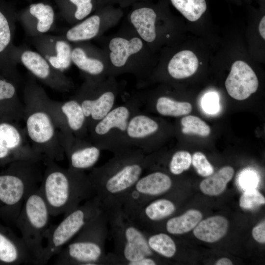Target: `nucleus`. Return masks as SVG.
<instances>
[{"label":"nucleus","mask_w":265,"mask_h":265,"mask_svg":"<svg viewBox=\"0 0 265 265\" xmlns=\"http://www.w3.org/2000/svg\"><path fill=\"white\" fill-rule=\"evenodd\" d=\"M24 99L25 130L32 148L44 160H62L76 137L68 128L60 102L50 99L33 77L26 84Z\"/></svg>","instance_id":"obj_1"},{"label":"nucleus","mask_w":265,"mask_h":265,"mask_svg":"<svg viewBox=\"0 0 265 265\" xmlns=\"http://www.w3.org/2000/svg\"><path fill=\"white\" fill-rule=\"evenodd\" d=\"M146 156L133 147L114 154L104 165L92 168L88 175L95 196L104 208L120 207L123 197L145 170Z\"/></svg>","instance_id":"obj_2"},{"label":"nucleus","mask_w":265,"mask_h":265,"mask_svg":"<svg viewBox=\"0 0 265 265\" xmlns=\"http://www.w3.org/2000/svg\"><path fill=\"white\" fill-rule=\"evenodd\" d=\"M39 186L51 216L66 214L83 201L95 197L88 174L83 171L63 168L52 160L45 159Z\"/></svg>","instance_id":"obj_3"},{"label":"nucleus","mask_w":265,"mask_h":265,"mask_svg":"<svg viewBox=\"0 0 265 265\" xmlns=\"http://www.w3.org/2000/svg\"><path fill=\"white\" fill-rule=\"evenodd\" d=\"M104 209L115 247V252L106 256V264L132 265L143 258L154 256L145 232L123 213L120 207Z\"/></svg>","instance_id":"obj_4"},{"label":"nucleus","mask_w":265,"mask_h":265,"mask_svg":"<svg viewBox=\"0 0 265 265\" xmlns=\"http://www.w3.org/2000/svg\"><path fill=\"white\" fill-rule=\"evenodd\" d=\"M108 233L107 217L104 210L55 255L53 264L106 265L105 244Z\"/></svg>","instance_id":"obj_5"},{"label":"nucleus","mask_w":265,"mask_h":265,"mask_svg":"<svg viewBox=\"0 0 265 265\" xmlns=\"http://www.w3.org/2000/svg\"><path fill=\"white\" fill-rule=\"evenodd\" d=\"M41 162L15 161L8 173L0 175V203L15 221L26 198L40 186L44 171Z\"/></svg>","instance_id":"obj_6"},{"label":"nucleus","mask_w":265,"mask_h":265,"mask_svg":"<svg viewBox=\"0 0 265 265\" xmlns=\"http://www.w3.org/2000/svg\"><path fill=\"white\" fill-rule=\"evenodd\" d=\"M141 105L139 100L132 99L114 106L88 130L90 142L113 154L133 147L128 140L127 128L130 118Z\"/></svg>","instance_id":"obj_7"},{"label":"nucleus","mask_w":265,"mask_h":265,"mask_svg":"<svg viewBox=\"0 0 265 265\" xmlns=\"http://www.w3.org/2000/svg\"><path fill=\"white\" fill-rule=\"evenodd\" d=\"M104 208L96 197L64 214L57 225L49 227L45 234L47 239L37 265H45L81 230L96 218L103 212Z\"/></svg>","instance_id":"obj_8"},{"label":"nucleus","mask_w":265,"mask_h":265,"mask_svg":"<svg viewBox=\"0 0 265 265\" xmlns=\"http://www.w3.org/2000/svg\"><path fill=\"white\" fill-rule=\"evenodd\" d=\"M51 216L39 186L26 198L16 220L21 238L30 253L34 264L37 265L43 252V238L49 228Z\"/></svg>","instance_id":"obj_9"},{"label":"nucleus","mask_w":265,"mask_h":265,"mask_svg":"<svg viewBox=\"0 0 265 265\" xmlns=\"http://www.w3.org/2000/svg\"><path fill=\"white\" fill-rule=\"evenodd\" d=\"M14 62L23 65L46 85L59 92L69 91L73 83L63 72L54 68L39 53L26 46H15L12 54Z\"/></svg>","instance_id":"obj_10"},{"label":"nucleus","mask_w":265,"mask_h":265,"mask_svg":"<svg viewBox=\"0 0 265 265\" xmlns=\"http://www.w3.org/2000/svg\"><path fill=\"white\" fill-rule=\"evenodd\" d=\"M172 185L171 177L161 171H153L141 176L121 200L120 208L130 218L152 198L168 192Z\"/></svg>","instance_id":"obj_11"},{"label":"nucleus","mask_w":265,"mask_h":265,"mask_svg":"<svg viewBox=\"0 0 265 265\" xmlns=\"http://www.w3.org/2000/svg\"><path fill=\"white\" fill-rule=\"evenodd\" d=\"M103 88L98 87L95 80L88 78L74 98L82 108L88 131L115 106L116 92L113 89Z\"/></svg>","instance_id":"obj_12"},{"label":"nucleus","mask_w":265,"mask_h":265,"mask_svg":"<svg viewBox=\"0 0 265 265\" xmlns=\"http://www.w3.org/2000/svg\"><path fill=\"white\" fill-rule=\"evenodd\" d=\"M17 12L6 0H0V73L18 83L20 78L12 58Z\"/></svg>","instance_id":"obj_13"},{"label":"nucleus","mask_w":265,"mask_h":265,"mask_svg":"<svg viewBox=\"0 0 265 265\" xmlns=\"http://www.w3.org/2000/svg\"><path fill=\"white\" fill-rule=\"evenodd\" d=\"M17 20L26 34L32 38L48 34L55 26V13L47 1L33 3L17 12Z\"/></svg>","instance_id":"obj_14"},{"label":"nucleus","mask_w":265,"mask_h":265,"mask_svg":"<svg viewBox=\"0 0 265 265\" xmlns=\"http://www.w3.org/2000/svg\"><path fill=\"white\" fill-rule=\"evenodd\" d=\"M31 42L54 68L63 72L72 64V47L63 36L48 34L31 38Z\"/></svg>","instance_id":"obj_15"},{"label":"nucleus","mask_w":265,"mask_h":265,"mask_svg":"<svg viewBox=\"0 0 265 265\" xmlns=\"http://www.w3.org/2000/svg\"><path fill=\"white\" fill-rule=\"evenodd\" d=\"M160 129L158 120L139 110L129 121L128 140L132 147L140 149L146 155L152 150Z\"/></svg>","instance_id":"obj_16"},{"label":"nucleus","mask_w":265,"mask_h":265,"mask_svg":"<svg viewBox=\"0 0 265 265\" xmlns=\"http://www.w3.org/2000/svg\"><path fill=\"white\" fill-rule=\"evenodd\" d=\"M225 85L232 98L243 100L256 92L259 81L255 73L248 64L243 61L237 60L232 65Z\"/></svg>","instance_id":"obj_17"},{"label":"nucleus","mask_w":265,"mask_h":265,"mask_svg":"<svg viewBox=\"0 0 265 265\" xmlns=\"http://www.w3.org/2000/svg\"><path fill=\"white\" fill-rule=\"evenodd\" d=\"M102 150L91 142L76 137L65 151L69 168L80 171L92 168L98 161Z\"/></svg>","instance_id":"obj_18"},{"label":"nucleus","mask_w":265,"mask_h":265,"mask_svg":"<svg viewBox=\"0 0 265 265\" xmlns=\"http://www.w3.org/2000/svg\"><path fill=\"white\" fill-rule=\"evenodd\" d=\"M0 230V263L19 265L33 263L30 253L22 238Z\"/></svg>","instance_id":"obj_19"},{"label":"nucleus","mask_w":265,"mask_h":265,"mask_svg":"<svg viewBox=\"0 0 265 265\" xmlns=\"http://www.w3.org/2000/svg\"><path fill=\"white\" fill-rule=\"evenodd\" d=\"M60 106L70 131L76 137L83 139L88 130L86 117L79 102L73 98L60 102Z\"/></svg>","instance_id":"obj_20"},{"label":"nucleus","mask_w":265,"mask_h":265,"mask_svg":"<svg viewBox=\"0 0 265 265\" xmlns=\"http://www.w3.org/2000/svg\"><path fill=\"white\" fill-rule=\"evenodd\" d=\"M228 221L223 216L216 215L201 220L195 227L193 234L198 239L207 242H214L227 233Z\"/></svg>","instance_id":"obj_21"},{"label":"nucleus","mask_w":265,"mask_h":265,"mask_svg":"<svg viewBox=\"0 0 265 265\" xmlns=\"http://www.w3.org/2000/svg\"><path fill=\"white\" fill-rule=\"evenodd\" d=\"M157 14L152 8L142 6L134 9L130 20L140 36L145 41L152 42L156 37L155 22Z\"/></svg>","instance_id":"obj_22"},{"label":"nucleus","mask_w":265,"mask_h":265,"mask_svg":"<svg viewBox=\"0 0 265 265\" xmlns=\"http://www.w3.org/2000/svg\"><path fill=\"white\" fill-rule=\"evenodd\" d=\"M142 47V41L137 37L129 40L121 37L112 38L109 44L112 64L118 68L124 66L129 56L139 52Z\"/></svg>","instance_id":"obj_23"},{"label":"nucleus","mask_w":265,"mask_h":265,"mask_svg":"<svg viewBox=\"0 0 265 265\" xmlns=\"http://www.w3.org/2000/svg\"><path fill=\"white\" fill-rule=\"evenodd\" d=\"M198 59L194 53L184 50L176 53L167 66L170 76L175 79L187 78L193 75L198 67Z\"/></svg>","instance_id":"obj_24"},{"label":"nucleus","mask_w":265,"mask_h":265,"mask_svg":"<svg viewBox=\"0 0 265 265\" xmlns=\"http://www.w3.org/2000/svg\"><path fill=\"white\" fill-rule=\"evenodd\" d=\"M61 15L69 23L80 21L94 10L97 0H54Z\"/></svg>","instance_id":"obj_25"},{"label":"nucleus","mask_w":265,"mask_h":265,"mask_svg":"<svg viewBox=\"0 0 265 265\" xmlns=\"http://www.w3.org/2000/svg\"><path fill=\"white\" fill-rule=\"evenodd\" d=\"M100 23V16L98 14L93 15L69 28L63 36L72 42L90 40L98 34Z\"/></svg>","instance_id":"obj_26"},{"label":"nucleus","mask_w":265,"mask_h":265,"mask_svg":"<svg viewBox=\"0 0 265 265\" xmlns=\"http://www.w3.org/2000/svg\"><path fill=\"white\" fill-rule=\"evenodd\" d=\"M147 109H153L159 114L166 116L179 117L186 115L192 110L191 104L181 102L168 96H159L154 103L143 104Z\"/></svg>","instance_id":"obj_27"},{"label":"nucleus","mask_w":265,"mask_h":265,"mask_svg":"<svg viewBox=\"0 0 265 265\" xmlns=\"http://www.w3.org/2000/svg\"><path fill=\"white\" fill-rule=\"evenodd\" d=\"M234 173L235 171L232 167L224 166L216 173L203 180L200 184V189L206 195H218L225 190Z\"/></svg>","instance_id":"obj_28"},{"label":"nucleus","mask_w":265,"mask_h":265,"mask_svg":"<svg viewBox=\"0 0 265 265\" xmlns=\"http://www.w3.org/2000/svg\"><path fill=\"white\" fill-rule=\"evenodd\" d=\"M72 62L81 71L94 78L102 74L104 70L103 62L89 55L86 48L81 46L72 47Z\"/></svg>","instance_id":"obj_29"},{"label":"nucleus","mask_w":265,"mask_h":265,"mask_svg":"<svg viewBox=\"0 0 265 265\" xmlns=\"http://www.w3.org/2000/svg\"><path fill=\"white\" fill-rule=\"evenodd\" d=\"M202 214L196 210L191 209L183 214L172 217L166 222L167 232L171 235H181L194 228L201 220Z\"/></svg>","instance_id":"obj_30"},{"label":"nucleus","mask_w":265,"mask_h":265,"mask_svg":"<svg viewBox=\"0 0 265 265\" xmlns=\"http://www.w3.org/2000/svg\"><path fill=\"white\" fill-rule=\"evenodd\" d=\"M148 245L154 253L167 258L173 257L177 251L176 243L168 234L159 233L149 235L145 233Z\"/></svg>","instance_id":"obj_31"},{"label":"nucleus","mask_w":265,"mask_h":265,"mask_svg":"<svg viewBox=\"0 0 265 265\" xmlns=\"http://www.w3.org/2000/svg\"><path fill=\"white\" fill-rule=\"evenodd\" d=\"M173 5L188 20H198L207 9L205 0H170Z\"/></svg>","instance_id":"obj_32"},{"label":"nucleus","mask_w":265,"mask_h":265,"mask_svg":"<svg viewBox=\"0 0 265 265\" xmlns=\"http://www.w3.org/2000/svg\"><path fill=\"white\" fill-rule=\"evenodd\" d=\"M16 83L0 73V104L5 103L24 110V105L18 97Z\"/></svg>","instance_id":"obj_33"},{"label":"nucleus","mask_w":265,"mask_h":265,"mask_svg":"<svg viewBox=\"0 0 265 265\" xmlns=\"http://www.w3.org/2000/svg\"><path fill=\"white\" fill-rule=\"evenodd\" d=\"M181 131L185 134H194L202 137L208 136L211 132L209 126L197 116L188 115L181 120Z\"/></svg>","instance_id":"obj_34"},{"label":"nucleus","mask_w":265,"mask_h":265,"mask_svg":"<svg viewBox=\"0 0 265 265\" xmlns=\"http://www.w3.org/2000/svg\"><path fill=\"white\" fill-rule=\"evenodd\" d=\"M191 160L192 156L188 152L184 150L175 152L168 164L170 173L175 175L181 174L190 167Z\"/></svg>","instance_id":"obj_35"},{"label":"nucleus","mask_w":265,"mask_h":265,"mask_svg":"<svg viewBox=\"0 0 265 265\" xmlns=\"http://www.w3.org/2000/svg\"><path fill=\"white\" fill-rule=\"evenodd\" d=\"M265 203L264 196L255 188L245 190L239 202L241 208L248 210L254 209Z\"/></svg>","instance_id":"obj_36"},{"label":"nucleus","mask_w":265,"mask_h":265,"mask_svg":"<svg viewBox=\"0 0 265 265\" xmlns=\"http://www.w3.org/2000/svg\"><path fill=\"white\" fill-rule=\"evenodd\" d=\"M191 164L197 173L202 177H207L213 173L214 169L204 154L197 152L192 157Z\"/></svg>","instance_id":"obj_37"},{"label":"nucleus","mask_w":265,"mask_h":265,"mask_svg":"<svg viewBox=\"0 0 265 265\" xmlns=\"http://www.w3.org/2000/svg\"><path fill=\"white\" fill-rule=\"evenodd\" d=\"M204 110L209 113L216 112L219 107V98L215 92L207 93L204 96L202 101Z\"/></svg>","instance_id":"obj_38"},{"label":"nucleus","mask_w":265,"mask_h":265,"mask_svg":"<svg viewBox=\"0 0 265 265\" xmlns=\"http://www.w3.org/2000/svg\"><path fill=\"white\" fill-rule=\"evenodd\" d=\"M239 181L241 187L247 190L255 188L258 184V179L255 173L247 171L241 175Z\"/></svg>","instance_id":"obj_39"},{"label":"nucleus","mask_w":265,"mask_h":265,"mask_svg":"<svg viewBox=\"0 0 265 265\" xmlns=\"http://www.w3.org/2000/svg\"><path fill=\"white\" fill-rule=\"evenodd\" d=\"M253 238L257 242L265 243V221L254 227L252 231Z\"/></svg>","instance_id":"obj_40"},{"label":"nucleus","mask_w":265,"mask_h":265,"mask_svg":"<svg viewBox=\"0 0 265 265\" xmlns=\"http://www.w3.org/2000/svg\"><path fill=\"white\" fill-rule=\"evenodd\" d=\"M157 262L153 257H146L134 262L132 265H156Z\"/></svg>","instance_id":"obj_41"},{"label":"nucleus","mask_w":265,"mask_h":265,"mask_svg":"<svg viewBox=\"0 0 265 265\" xmlns=\"http://www.w3.org/2000/svg\"><path fill=\"white\" fill-rule=\"evenodd\" d=\"M265 16L262 18L259 25V31L261 36L264 39H265Z\"/></svg>","instance_id":"obj_42"},{"label":"nucleus","mask_w":265,"mask_h":265,"mask_svg":"<svg viewBox=\"0 0 265 265\" xmlns=\"http://www.w3.org/2000/svg\"><path fill=\"white\" fill-rule=\"evenodd\" d=\"M216 265H232V261L227 258L219 259L215 264Z\"/></svg>","instance_id":"obj_43"},{"label":"nucleus","mask_w":265,"mask_h":265,"mask_svg":"<svg viewBox=\"0 0 265 265\" xmlns=\"http://www.w3.org/2000/svg\"><path fill=\"white\" fill-rule=\"evenodd\" d=\"M134 0H97V3H101L105 2V1H117L121 2L122 3H126Z\"/></svg>","instance_id":"obj_44"},{"label":"nucleus","mask_w":265,"mask_h":265,"mask_svg":"<svg viewBox=\"0 0 265 265\" xmlns=\"http://www.w3.org/2000/svg\"><path fill=\"white\" fill-rule=\"evenodd\" d=\"M26 0L27 2H31L32 0Z\"/></svg>","instance_id":"obj_45"}]
</instances>
